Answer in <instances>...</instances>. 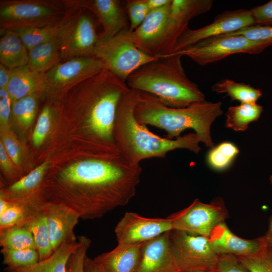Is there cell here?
I'll return each mask as SVG.
<instances>
[{
    "mask_svg": "<svg viewBox=\"0 0 272 272\" xmlns=\"http://www.w3.org/2000/svg\"><path fill=\"white\" fill-rule=\"evenodd\" d=\"M45 73L31 69L28 64L12 70L7 87L12 102L36 93L43 94Z\"/></svg>",
    "mask_w": 272,
    "mask_h": 272,
    "instance_id": "cell-22",
    "label": "cell"
},
{
    "mask_svg": "<svg viewBox=\"0 0 272 272\" xmlns=\"http://www.w3.org/2000/svg\"><path fill=\"white\" fill-rule=\"evenodd\" d=\"M271 45L272 41L251 40L242 35H224L203 41L167 56H186L203 66L237 53L257 54Z\"/></svg>",
    "mask_w": 272,
    "mask_h": 272,
    "instance_id": "cell-10",
    "label": "cell"
},
{
    "mask_svg": "<svg viewBox=\"0 0 272 272\" xmlns=\"http://www.w3.org/2000/svg\"><path fill=\"white\" fill-rule=\"evenodd\" d=\"M269 179H270V182L272 185V175L270 176Z\"/></svg>",
    "mask_w": 272,
    "mask_h": 272,
    "instance_id": "cell-51",
    "label": "cell"
},
{
    "mask_svg": "<svg viewBox=\"0 0 272 272\" xmlns=\"http://www.w3.org/2000/svg\"><path fill=\"white\" fill-rule=\"evenodd\" d=\"M13 102L6 89H0V121L1 128H9Z\"/></svg>",
    "mask_w": 272,
    "mask_h": 272,
    "instance_id": "cell-43",
    "label": "cell"
},
{
    "mask_svg": "<svg viewBox=\"0 0 272 272\" xmlns=\"http://www.w3.org/2000/svg\"><path fill=\"white\" fill-rule=\"evenodd\" d=\"M170 231L145 242L138 272H180L171 249Z\"/></svg>",
    "mask_w": 272,
    "mask_h": 272,
    "instance_id": "cell-19",
    "label": "cell"
},
{
    "mask_svg": "<svg viewBox=\"0 0 272 272\" xmlns=\"http://www.w3.org/2000/svg\"><path fill=\"white\" fill-rule=\"evenodd\" d=\"M66 9L59 0H1V30L57 25Z\"/></svg>",
    "mask_w": 272,
    "mask_h": 272,
    "instance_id": "cell-7",
    "label": "cell"
},
{
    "mask_svg": "<svg viewBox=\"0 0 272 272\" xmlns=\"http://www.w3.org/2000/svg\"><path fill=\"white\" fill-rule=\"evenodd\" d=\"M59 24L43 27L24 28L17 30L15 32L29 50L57 37Z\"/></svg>",
    "mask_w": 272,
    "mask_h": 272,
    "instance_id": "cell-31",
    "label": "cell"
},
{
    "mask_svg": "<svg viewBox=\"0 0 272 272\" xmlns=\"http://www.w3.org/2000/svg\"><path fill=\"white\" fill-rule=\"evenodd\" d=\"M271 251V250H270Z\"/></svg>",
    "mask_w": 272,
    "mask_h": 272,
    "instance_id": "cell-52",
    "label": "cell"
},
{
    "mask_svg": "<svg viewBox=\"0 0 272 272\" xmlns=\"http://www.w3.org/2000/svg\"><path fill=\"white\" fill-rule=\"evenodd\" d=\"M225 35H242L251 40L272 41V26L254 25Z\"/></svg>",
    "mask_w": 272,
    "mask_h": 272,
    "instance_id": "cell-39",
    "label": "cell"
},
{
    "mask_svg": "<svg viewBox=\"0 0 272 272\" xmlns=\"http://www.w3.org/2000/svg\"><path fill=\"white\" fill-rule=\"evenodd\" d=\"M104 69V64L94 56L60 62L45 73L43 94L49 101L59 103L75 86Z\"/></svg>",
    "mask_w": 272,
    "mask_h": 272,
    "instance_id": "cell-12",
    "label": "cell"
},
{
    "mask_svg": "<svg viewBox=\"0 0 272 272\" xmlns=\"http://www.w3.org/2000/svg\"><path fill=\"white\" fill-rule=\"evenodd\" d=\"M254 25L250 10L225 12L216 17L209 25L197 29L188 28L178 40L172 53L203 41L229 34Z\"/></svg>",
    "mask_w": 272,
    "mask_h": 272,
    "instance_id": "cell-14",
    "label": "cell"
},
{
    "mask_svg": "<svg viewBox=\"0 0 272 272\" xmlns=\"http://www.w3.org/2000/svg\"><path fill=\"white\" fill-rule=\"evenodd\" d=\"M214 250L219 254L246 256L254 254L261 248L262 236L254 239H245L234 234L226 223L218 224L209 237Z\"/></svg>",
    "mask_w": 272,
    "mask_h": 272,
    "instance_id": "cell-20",
    "label": "cell"
},
{
    "mask_svg": "<svg viewBox=\"0 0 272 272\" xmlns=\"http://www.w3.org/2000/svg\"><path fill=\"white\" fill-rule=\"evenodd\" d=\"M239 152V149L234 144L223 142L210 151L207 155L208 163L215 170H224L229 167Z\"/></svg>",
    "mask_w": 272,
    "mask_h": 272,
    "instance_id": "cell-32",
    "label": "cell"
},
{
    "mask_svg": "<svg viewBox=\"0 0 272 272\" xmlns=\"http://www.w3.org/2000/svg\"><path fill=\"white\" fill-rule=\"evenodd\" d=\"M1 252L3 257V263L6 266L5 270L28 266L39 261V256L36 249H2Z\"/></svg>",
    "mask_w": 272,
    "mask_h": 272,
    "instance_id": "cell-33",
    "label": "cell"
},
{
    "mask_svg": "<svg viewBox=\"0 0 272 272\" xmlns=\"http://www.w3.org/2000/svg\"><path fill=\"white\" fill-rule=\"evenodd\" d=\"M183 272H217V271H187Z\"/></svg>",
    "mask_w": 272,
    "mask_h": 272,
    "instance_id": "cell-50",
    "label": "cell"
},
{
    "mask_svg": "<svg viewBox=\"0 0 272 272\" xmlns=\"http://www.w3.org/2000/svg\"><path fill=\"white\" fill-rule=\"evenodd\" d=\"M263 237L267 246L272 252V236L265 234Z\"/></svg>",
    "mask_w": 272,
    "mask_h": 272,
    "instance_id": "cell-48",
    "label": "cell"
},
{
    "mask_svg": "<svg viewBox=\"0 0 272 272\" xmlns=\"http://www.w3.org/2000/svg\"><path fill=\"white\" fill-rule=\"evenodd\" d=\"M250 10L255 25L272 26V0Z\"/></svg>",
    "mask_w": 272,
    "mask_h": 272,
    "instance_id": "cell-42",
    "label": "cell"
},
{
    "mask_svg": "<svg viewBox=\"0 0 272 272\" xmlns=\"http://www.w3.org/2000/svg\"><path fill=\"white\" fill-rule=\"evenodd\" d=\"M170 241L173 256L180 272L217 271L220 255L209 238L173 230Z\"/></svg>",
    "mask_w": 272,
    "mask_h": 272,
    "instance_id": "cell-11",
    "label": "cell"
},
{
    "mask_svg": "<svg viewBox=\"0 0 272 272\" xmlns=\"http://www.w3.org/2000/svg\"><path fill=\"white\" fill-rule=\"evenodd\" d=\"M171 3L151 11L137 29L129 31L135 45L150 55L161 58L171 54L188 28L186 19L171 11Z\"/></svg>",
    "mask_w": 272,
    "mask_h": 272,
    "instance_id": "cell-6",
    "label": "cell"
},
{
    "mask_svg": "<svg viewBox=\"0 0 272 272\" xmlns=\"http://www.w3.org/2000/svg\"><path fill=\"white\" fill-rule=\"evenodd\" d=\"M49 166L47 162L38 166L18 181L2 188L0 197L26 207L37 206L46 202L44 184Z\"/></svg>",
    "mask_w": 272,
    "mask_h": 272,
    "instance_id": "cell-17",
    "label": "cell"
},
{
    "mask_svg": "<svg viewBox=\"0 0 272 272\" xmlns=\"http://www.w3.org/2000/svg\"><path fill=\"white\" fill-rule=\"evenodd\" d=\"M12 70L0 63V89H7L9 83Z\"/></svg>",
    "mask_w": 272,
    "mask_h": 272,
    "instance_id": "cell-44",
    "label": "cell"
},
{
    "mask_svg": "<svg viewBox=\"0 0 272 272\" xmlns=\"http://www.w3.org/2000/svg\"><path fill=\"white\" fill-rule=\"evenodd\" d=\"M134 116L141 124L150 125L164 130L166 138H177L187 129H192L201 142L213 148L211 126L223 114L222 102L206 100L183 108L167 106L156 97L137 91Z\"/></svg>",
    "mask_w": 272,
    "mask_h": 272,
    "instance_id": "cell-4",
    "label": "cell"
},
{
    "mask_svg": "<svg viewBox=\"0 0 272 272\" xmlns=\"http://www.w3.org/2000/svg\"><path fill=\"white\" fill-rule=\"evenodd\" d=\"M80 245L71 256L67 264L68 272H84V260L91 246V240L82 235L77 237Z\"/></svg>",
    "mask_w": 272,
    "mask_h": 272,
    "instance_id": "cell-38",
    "label": "cell"
},
{
    "mask_svg": "<svg viewBox=\"0 0 272 272\" xmlns=\"http://www.w3.org/2000/svg\"><path fill=\"white\" fill-rule=\"evenodd\" d=\"M137 102V91L130 89L122 98L116 113L114 139L120 153L127 160L140 164L147 159L164 158L168 152L177 149L195 154L200 151L201 141L195 132L169 139L154 134L147 125L140 123L134 116Z\"/></svg>",
    "mask_w": 272,
    "mask_h": 272,
    "instance_id": "cell-3",
    "label": "cell"
},
{
    "mask_svg": "<svg viewBox=\"0 0 272 272\" xmlns=\"http://www.w3.org/2000/svg\"><path fill=\"white\" fill-rule=\"evenodd\" d=\"M41 93H36L18 100L13 103L12 116L22 127H29L35 118L38 101Z\"/></svg>",
    "mask_w": 272,
    "mask_h": 272,
    "instance_id": "cell-30",
    "label": "cell"
},
{
    "mask_svg": "<svg viewBox=\"0 0 272 272\" xmlns=\"http://www.w3.org/2000/svg\"><path fill=\"white\" fill-rule=\"evenodd\" d=\"M0 63L11 70L28 63V50L13 31L1 30Z\"/></svg>",
    "mask_w": 272,
    "mask_h": 272,
    "instance_id": "cell-24",
    "label": "cell"
},
{
    "mask_svg": "<svg viewBox=\"0 0 272 272\" xmlns=\"http://www.w3.org/2000/svg\"><path fill=\"white\" fill-rule=\"evenodd\" d=\"M80 245L76 242L64 243L47 258L28 266L6 270L7 272H68L69 260Z\"/></svg>",
    "mask_w": 272,
    "mask_h": 272,
    "instance_id": "cell-25",
    "label": "cell"
},
{
    "mask_svg": "<svg viewBox=\"0 0 272 272\" xmlns=\"http://www.w3.org/2000/svg\"><path fill=\"white\" fill-rule=\"evenodd\" d=\"M43 204L28 208L23 218L17 225L26 228L32 234L39 260L48 257L53 253Z\"/></svg>",
    "mask_w": 272,
    "mask_h": 272,
    "instance_id": "cell-23",
    "label": "cell"
},
{
    "mask_svg": "<svg viewBox=\"0 0 272 272\" xmlns=\"http://www.w3.org/2000/svg\"><path fill=\"white\" fill-rule=\"evenodd\" d=\"M172 0H147L151 11L161 8L171 2Z\"/></svg>",
    "mask_w": 272,
    "mask_h": 272,
    "instance_id": "cell-46",
    "label": "cell"
},
{
    "mask_svg": "<svg viewBox=\"0 0 272 272\" xmlns=\"http://www.w3.org/2000/svg\"><path fill=\"white\" fill-rule=\"evenodd\" d=\"M182 57L169 55L143 65L127 78L128 87L151 94L172 108L185 107L205 101V94L186 76Z\"/></svg>",
    "mask_w": 272,
    "mask_h": 272,
    "instance_id": "cell-5",
    "label": "cell"
},
{
    "mask_svg": "<svg viewBox=\"0 0 272 272\" xmlns=\"http://www.w3.org/2000/svg\"><path fill=\"white\" fill-rule=\"evenodd\" d=\"M66 9L59 24L57 35L61 62L75 58L94 56L99 40L94 20L84 9Z\"/></svg>",
    "mask_w": 272,
    "mask_h": 272,
    "instance_id": "cell-8",
    "label": "cell"
},
{
    "mask_svg": "<svg viewBox=\"0 0 272 272\" xmlns=\"http://www.w3.org/2000/svg\"><path fill=\"white\" fill-rule=\"evenodd\" d=\"M28 208L12 203L7 210L0 214V230L17 225L24 216Z\"/></svg>",
    "mask_w": 272,
    "mask_h": 272,
    "instance_id": "cell-40",
    "label": "cell"
},
{
    "mask_svg": "<svg viewBox=\"0 0 272 272\" xmlns=\"http://www.w3.org/2000/svg\"><path fill=\"white\" fill-rule=\"evenodd\" d=\"M262 110V106L256 103L230 106L226 113L225 125L236 131H244L249 123L258 119Z\"/></svg>",
    "mask_w": 272,
    "mask_h": 272,
    "instance_id": "cell-27",
    "label": "cell"
},
{
    "mask_svg": "<svg viewBox=\"0 0 272 272\" xmlns=\"http://www.w3.org/2000/svg\"><path fill=\"white\" fill-rule=\"evenodd\" d=\"M84 272H102V271L94 259H91L87 255L84 260Z\"/></svg>",
    "mask_w": 272,
    "mask_h": 272,
    "instance_id": "cell-45",
    "label": "cell"
},
{
    "mask_svg": "<svg viewBox=\"0 0 272 272\" xmlns=\"http://www.w3.org/2000/svg\"><path fill=\"white\" fill-rule=\"evenodd\" d=\"M57 103L48 101L43 107L33 132L32 141L35 147H39L43 143L48 135L51 126L53 111Z\"/></svg>",
    "mask_w": 272,
    "mask_h": 272,
    "instance_id": "cell-35",
    "label": "cell"
},
{
    "mask_svg": "<svg viewBox=\"0 0 272 272\" xmlns=\"http://www.w3.org/2000/svg\"><path fill=\"white\" fill-rule=\"evenodd\" d=\"M145 243L117 244L112 250L93 259L102 272H138Z\"/></svg>",
    "mask_w": 272,
    "mask_h": 272,
    "instance_id": "cell-21",
    "label": "cell"
},
{
    "mask_svg": "<svg viewBox=\"0 0 272 272\" xmlns=\"http://www.w3.org/2000/svg\"><path fill=\"white\" fill-rule=\"evenodd\" d=\"M126 9L129 22V31L137 29L151 12L147 0L126 1Z\"/></svg>",
    "mask_w": 272,
    "mask_h": 272,
    "instance_id": "cell-36",
    "label": "cell"
},
{
    "mask_svg": "<svg viewBox=\"0 0 272 272\" xmlns=\"http://www.w3.org/2000/svg\"><path fill=\"white\" fill-rule=\"evenodd\" d=\"M142 168L120 152L91 153L84 159L46 175V202L64 205L84 220L100 218L134 196Z\"/></svg>",
    "mask_w": 272,
    "mask_h": 272,
    "instance_id": "cell-1",
    "label": "cell"
},
{
    "mask_svg": "<svg viewBox=\"0 0 272 272\" xmlns=\"http://www.w3.org/2000/svg\"><path fill=\"white\" fill-rule=\"evenodd\" d=\"M42 208L47 220L53 252L64 243L78 241L74 230L80 217L76 212L64 205L50 202H44Z\"/></svg>",
    "mask_w": 272,
    "mask_h": 272,
    "instance_id": "cell-18",
    "label": "cell"
},
{
    "mask_svg": "<svg viewBox=\"0 0 272 272\" xmlns=\"http://www.w3.org/2000/svg\"><path fill=\"white\" fill-rule=\"evenodd\" d=\"M126 83L104 69L73 88L60 103L68 117L79 118L88 150L94 153L119 151L114 139L116 113Z\"/></svg>",
    "mask_w": 272,
    "mask_h": 272,
    "instance_id": "cell-2",
    "label": "cell"
},
{
    "mask_svg": "<svg viewBox=\"0 0 272 272\" xmlns=\"http://www.w3.org/2000/svg\"><path fill=\"white\" fill-rule=\"evenodd\" d=\"M61 62L57 37L28 50V66L39 73H46Z\"/></svg>",
    "mask_w": 272,
    "mask_h": 272,
    "instance_id": "cell-26",
    "label": "cell"
},
{
    "mask_svg": "<svg viewBox=\"0 0 272 272\" xmlns=\"http://www.w3.org/2000/svg\"><path fill=\"white\" fill-rule=\"evenodd\" d=\"M2 140L1 141L13 162L22 175L25 174L21 169V154L18 142L14 135L11 132L9 128H1Z\"/></svg>",
    "mask_w": 272,
    "mask_h": 272,
    "instance_id": "cell-37",
    "label": "cell"
},
{
    "mask_svg": "<svg viewBox=\"0 0 272 272\" xmlns=\"http://www.w3.org/2000/svg\"><path fill=\"white\" fill-rule=\"evenodd\" d=\"M266 234L272 236V216H271L269 218L268 223V228Z\"/></svg>",
    "mask_w": 272,
    "mask_h": 272,
    "instance_id": "cell-49",
    "label": "cell"
},
{
    "mask_svg": "<svg viewBox=\"0 0 272 272\" xmlns=\"http://www.w3.org/2000/svg\"><path fill=\"white\" fill-rule=\"evenodd\" d=\"M65 8H81L94 14L103 27L102 39L111 38L129 29L126 1L119 0H60Z\"/></svg>",
    "mask_w": 272,
    "mask_h": 272,
    "instance_id": "cell-16",
    "label": "cell"
},
{
    "mask_svg": "<svg viewBox=\"0 0 272 272\" xmlns=\"http://www.w3.org/2000/svg\"><path fill=\"white\" fill-rule=\"evenodd\" d=\"M11 205V202L0 197V214L7 210Z\"/></svg>",
    "mask_w": 272,
    "mask_h": 272,
    "instance_id": "cell-47",
    "label": "cell"
},
{
    "mask_svg": "<svg viewBox=\"0 0 272 272\" xmlns=\"http://www.w3.org/2000/svg\"><path fill=\"white\" fill-rule=\"evenodd\" d=\"M94 56L104 64L106 69L125 82L139 67L159 58L140 49L131 39L128 29L108 39L99 37Z\"/></svg>",
    "mask_w": 272,
    "mask_h": 272,
    "instance_id": "cell-9",
    "label": "cell"
},
{
    "mask_svg": "<svg viewBox=\"0 0 272 272\" xmlns=\"http://www.w3.org/2000/svg\"><path fill=\"white\" fill-rule=\"evenodd\" d=\"M0 245L4 249H36L30 231L17 225L0 230Z\"/></svg>",
    "mask_w": 272,
    "mask_h": 272,
    "instance_id": "cell-29",
    "label": "cell"
},
{
    "mask_svg": "<svg viewBox=\"0 0 272 272\" xmlns=\"http://www.w3.org/2000/svg\"><path fill=\"white\" fill-rule=\"evenodd\" d=\"M173 230L172 221L168 217L147 218L127 212L116 224L114 233L117 244H135L146 242Z\"/></svg>",
    "mask_w": 272,
    "mask_h": 272,
    "instance_id": "cell-15",
    "label": "cell"
},
{
    "mask_svg": "<svg viewBox=\"0 0 272 272\" xmlns=\"http://www.w3.org/2000/svg\"><path fill=\"white\" fill-rule=\"evenodd\" d=\"M211 89L218 94L226 93L232 101L236 100L241 103H256L262 95V92L259 89L229 79H224L216 83Z\"/></svg>",
    "mask_w": 272,
    "mask_h": 272,
    "instance_id": "cell-28",
    "label": "cell"
},
{
    "mask_svg": "<svg viewBox=\"0 0 272 272\" xmlns=\"http://www.w3.org/2000/svg\"><path fill=\"white\" fill-rule=\"evenodd\" d=\"M237 257L248 272H272V252L264 239L263 245L258 252L251 255Z\"/></svg>",
    "mask_w": 272,
    "mask_h": 272,
    "instance_id": "cell-34",
    "label": "cell"
},
{
    "mask_svg": "<svg viewBox=\"0 0 272 272\" xmlns=\"http://www.w3.org/2000/svg\"><path fill=\"white\" fill-rule=\"evenodd\" d=\"M168 217L172 221L174 230L209 238L214 228L228 218V212L220 197L208 203L196 199Z\"/></svg>",
    "mask_w": 272,
    "mask_h": 272,
    "instance_id": "cell-13",
    "label": "cell"
},
{
    "mask_svg": "<svg viewBox=\"0 0 272 272\" xmlns=\"http://www.w3.org/2000/svg\"><path fill=\"white\" fill-rule=\"evenodd\" d=\"M217 272H248L236 256L221 254L218 264Z\"/></svg>",
    "mask_w": 272,
    "mask_h": 272,
    "instance_id": "cell-41",
    "label": "cell"
}]
</instances>
